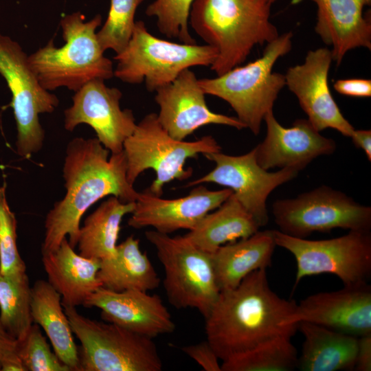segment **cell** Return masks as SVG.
<instances>
[{"label":"cell","instance_id":"34","mask_svg":"<svg viewBox=\"0 0 371 371\" xmlns=\"http://www.w3.org/2000/svg\"><path fill=\"white\" fill-rule=\"evenodd\" d=\"M16 351L25 371H71L52 350L36 324L32 325L22 339L17 340Z\"/></svg>","mask_w":371,"mask_h":371},{"label":"cell","instance_id":"37","mask_svg":"<svg viewBox=\"0 0 371 371\" xmlns=\"http://www.w3.org/2000/svg\"><path fill=\"white\" fill-rule=\"evenodd\" d=\"M340 94L357 98L371 96V80L363 78L339 79L333 85Z\"/></svg>","mask_w":371,"mask_h":371},{"label":"cell","instance_id":"33","mask_svg":"<svg viewBox=\"0 0 371 371\" xmlns=\"http://www.w3.org/2000/svg\"><path fill=\"white\" fill-rule=\"evenodd\" d=\"M17 222L6 198V183L0 186V273L8 276L26 273L16 245Z\"/></svg>","mask_w":371,"mask_h":371},{"label":"cell","instance_id":"30","mask_svg":"<svg viewBox=\"0 0 371 371\" xmlns=\"http://www.w3.org/2000/svg\"><path fill=\"white\" fill-rule=\"evenodd\" d=\"M31 288L26 273L14 276L0 273V322L17 340L22 339L33 324Z\"/></svg>","mask_w":371,"mask_h":371},{"label":"cell","instance_id":"7","mask_svg":"<svg viewBox=\"0 0 371 371\" xmlns=\"http://www.w3.org/2000/svg\"><path fill=\"white\" fill-rule=\"evenodd\" d=\"M216 49L207 44L177 43L151 34L142 21L135 22L126 47L114 56V76L124 82H144L148 91H155L172 81L183 71L195 66H211Z\"/></svg>","mask_w":371,"mask_h":371},{"label":"cell","instance_id":"6","mask_svg":"<svg viewBox=\"0 0 371 371\" xmlns=\"http://www.w3.org/2000/svg\"><path fill=\"white\" fill-rule=\"evenodd\" d=\"M123 151L127 162L128 181L133 185L141 173L153 170L156 177L147 190L161 196L166 183L192 176V168L184 167L188 159L220 152L221 147L212 135L192 142L175 139L162 127L157 113H150L136 124L124 142Z\"/></svg>","mask_w":371,"mask_h":371},{"label":"cell","instance_id":"32","mask_svg":"<svg viewBox=\"0 0 371 371\" xmlns=\"http://www.w3.org/2000/svg\"><path fill=\"white\" fill-rule=\"evenodd\" d=\"M194 0H155L146 10V14L157 19L159 31L169 38L182 43L196 44L189 32V14Z\"/></svg>","mask_w":371,"mask_h":371},{"label":"cell","instance_id":"2","mask_svg":"<svg viewBox=\"0 0 371 371\" xmlns=\"http://www.w3.org/2000/svg\"><path fill=\"white\" fill-rule=\"evenodd\" d=\"M296 304L271 289L266 269L254 271L235 288L221 291L205 317L206 340L223 361L280 336H293L297 324L285 320Z\"/></svg>","mask_w":371,"mask_h":371},{"label":"cell","instance_id":"21","mask_svg":"<svg viewBox=\"0 0 371 371\" xmlns=\"http://www.w3.org/2000/svg\"><path fill=\"white\" fill-rule=\"evenodd\" d=\"M317 5L316 33L332 47L333 61L339 65L350 50L371 49V23L363 9L371 0H311Z\"/></svg>","mask_w":371,"mask_h":371},{"label":"cell","instance_id":"14","mask_svg":"<svg viewBox=\"0 0 371 371\" xmlns=\"http://www.w3.org/2000/svg\"><path fill=\"white\" fill-rule=\"evenodd\" d=\"M122 97L120 89L107 87L103 80L89 81L75 92L71 106L64 111L65 130L72 132L77 126L87 124L110 153L122 152L137 124L133 111L121 109Z\"/></svg>","mask_w":371,"mask_h":371},{"label":"cell","instance_id":"40","mask_svg":"<svg viewBox=\"0 0 371 371\" xmlns=\"http://www.w3.org/2000/svg\"><path fill=\"white\" fill-rule=\"evenodd\" d=\"M277 0H271V1L272 2V3H273L275 1H276Z\"/></svg>","mask_w":371,"mask_h":371},{"label":"cell","instance_id":"38","mask_svg":"<svg viewBox=\"0 0 371 371\" xmlns=\"http://www.w3.org/2000/svg\"><path fill=\"white\" fill-rule=\"evenodd\" d=\"M355 370H371V333L358 337Z\"/></svg>","mask_w":371,"mask_h":371},{"label":"cell","instance_id":"1","mask_svg":"<svg viewBox=\"0 0 371 371\" xmlns=\"http://www.w3.org/2000/svg\"><path fill=\"white\" fill-rule=\"evenodd\" d=\"M65 153L66 193L46 215L41 254L56 250L67 236L75 248L83 214L101 199L114 196L124 203L135 202L139 194L127 180L123 150L109 157V150L96 137H75Z\"/></svg>","mask_w":371,"mask_h":371},{"label":"cell","instance_id":"19","mask_svg":"<svg viewBox=\"0 0 371 371\" xmlns=\"http://www.w3.org/2000/svg\"><path fill=\"white\" fill-rule=\"evenodd\" d=\"M267 134L254 148L256 161L263 169H304L315 158L333 153L336 142L322 135L307 119L296 120L284 127L273 111L265 116Z\"/></svg>","mask_w":371,"mask_h":371},{"label":"cell","instance_id":"3","mask_svg":"<svg viewBox=\"0 0 371 371\" xmlns=\"http://www.w3.org/2000/svg\"><path fill=\"white\" fill-rule=\"evenodd\" d=\"M271 0H194L189 23L217 57L210 69L218 76L239 66L257 45L278 36L270 21Z\"/></svg>","mask_w":371,"mask_h":371},{"label":"cell","instance_id":"10","mask_svg":"<svg viewBox=\"0 0 371 371\" xmlns=\"http://www.w3.org/2000/svg\"><path fill=\"white\" fill-rule=\"evenodd\" d=\"M277 246L294 256L296 274L294 288L306 276L330 273L344 285L368 282L371 276L370 231L350 230L341 236L308 240L273 230Z\"/></svg>","mask_w":371,"mask_h":371},{"label":"cell","instance_id":"11","mask_svg":"<svg viewBox=\"0 0 371 371\" xmlns=\"http://www.w3.org/2000/svg\"><path fill=\"white\" fill-rule=\"evenodd\" d=\"M0 75L12 93L11 106L17 129L16 153L28 158L43 146L45 131L39 115L52 113L59 100L41 85L20 44L1 33Z\"/></svg>","mask_w":371,"mask_h":371},{"label":"cell","instance_id":"35","mask_svg":"<svg viewBox=\"0 0 371 371\" xmlns=\"http://www.w3.org/2000/svg\"><path fill=\"white\" fill-rule=\"evenodd\" d=\"M17 339L0 322V371H25L17 354Z\"/></svg>","mask_w":371,"mask_h":371},{"label":"cell","instance_id":"27","mask_svg":"<svg viewBox=\"0 0 371 371\" xmlns=\"http://www.w3.org/2000/svg\"><path fill=\"white\" fill-rule=\"evenodd\" d=\"M98 278L102 286L114 291L135 289L143 291L159 287L161 280L139 240L127 237L117 245L115 255L100 260Z\"/></svg>","mask_w":371,"mask_h":371},{"label":"cell","instance_id":"25","mask_svg":"<svg viewBox=\"0 0 371 371\" xmlns=\"http://www.w3.org/2000/svg\"><path fill=\"white\" fill-rule=\"evenodd\" d=\"M31 315L33 323L45 331L62 362L71 371H80L78 348L61 296L46 280H38L31 288Z\"/></svg>","mask_w":371,"mask_h":371},{"label":"cell","instance_id":"4","mask_svg":"<svg viewBox=\"0 0 371 371\" xmlns=\"http://www.w3.org/2000/svg\"><path fill=\"white\" fill-rule=\"evenodd\" d=\"M102 17L88 21L76 12L60 21L65 44L57 47L53 40L28 56L30 65L41 85L47 91L60 87L76 92L93 80L114 76L112 61L104 55L96 35Z\"/></svg>","mask_w":371,"mask_h":371},{"label":"cell","instance_id":"28","mask_svg":"<svg viewBox=\"0 0 371 371\" xmlns=\"http://www.w3.org/2000/svg\"><path fill=\"white\" fill-rule=\"evenodd\" d=\"M135 202L124 203L114 196L103 201L89 214L80 228L78 254L100 260L113 257L123 217L131 214Z\"/></svg>","mask_w":371,"mask_h":371},{"label":"cell","instance_id":"8","mask_svg":"<svg viewBox=\"0 0 371 371\" xmlns=\"http://www.w3.org/2000/svg\"><path fill=\"white\" fill-rule=\"evenodd\" d=\"M73 333L81 343L80 371H161L163 363L152 338L110 322L80 315L63 306Z\"/></svg>","mask_w":371,"mask_h":371},{"label":"cell","instance_id":"18","mask_svg":"<svg viewBox=\"0 0 371 371\" xmlns=\"http://www.w3.org/2000/svg\"><path fill=\"white\" fill-rule=\"evenodd\" d=\"M232 193L229 188L210 190L201 185L188 195L173 199H163L148 190L139 192L128 225L135 229L151 227L167 234L179 229L190 231Z\"/></svg>","mask_w":371,"mask_h":371},{"label":"cell","instance_id":"23","mask_svg":"<svg viewBox=\"0 0 371 371\" xmlns=\"http://www.w3.org/2000/svg\"><path fill=\"white\" fill-rule=\"evenodd\" d=\"M276 246L273 230H258L218 248L211 256L220 291L235 288L254 271L267 269Z\"/></svg>","mask_w":371,"mask_h":371},{"label":"cell","instance_id":"36","mask_svg":"<svg viewBox=\"0 0 371 371\" xmlns=\"http://www.w3.org/2000/svg\"><path fill=\"white\" fill-rule=\"evenodd\" d=\"M182 351L205 371H221L220 360L207 341L184 346Z\"/></svg>","mask_w":371,"mask_h":371},{"label":"cell","instance_id":"29","mask_svg":"<svg viewBox=\"0 0 371 371\" xmlns=\"http://www.w3.org/2000/svg\"><path fill=\"white\" fill-rule=\"evenodd\" d=\"M293 336L282 335L222 361L221 371H291L298 355Z\"/></svg>","mask_w":371,"mask_h":371},{"label":"cell","instance_id":"16","mask_svg":"<svg viewBox=\"0 0 371 371\" xmlns=\"http://www.w3.org/2000/svg\"><path fill=\"white\" fill-rule=\"evenodd\" d=\"M309 322L359 337L371 333V286L368 282L311 295L296 304L285 324Z\"/></svg>","mask_w":371,"mask_h":371},{"label":"cell","instance_id":"26","mask_svg":"<svg viewBox=\"0 0 371 371\" xmlns=\"http://www.w3.org/2000/svg\"><path fill=\"white\" fill-rule=\"evenodd\" d=\"M259 228L252 215L232 193L184 236L200 249L212 254L222 245L253 235Z\"/></svg>","mask_w":371,"mask_h":371},{"label":"cell","instance_id":"22","mask_svg":"<svg viewBox=\"0 0 371 371\" xmlns=\"http://www.w3.org/2000/svg\"><path fill=\"white\" fill-rule=\"evenodd\" d=\"M42 262L47 281L60 295L63 306L83 305L102 286L98 278L100 260L76 253L67 238L56 250L42 254Z\"/></svg>","mask_w":371,"mask_h":371},{"label":"cell","instance_id":"15","mask_svg":"<svg viewBox=\"0 0 371 371\" xmlns=\"http://www.w3.org/2000/svg\"><path fill=\"white\" fill-rule=\"evenodd\" d=\"M332 61L331 50L326 47L309 51L304 63L287 69L285 85L317 131L330 128L350 137L355 128L341 113L328 83Z\"/></svg>","mask_w":371,"mask_h":371},{"label":"cell","instance_id":"17","mask_svg":"<svg viewBox=\"0 0 371 371\" xmlns=\"http://www.w3.org/2000/svg\"><path fill=\"white\" fill-rule=\"evenodd\" d=\"M159 106L157 118L162 127L175 139L184 140L199 128L219 124L245 128L236 117L212 111L199 79L190 69L183 71L171 83L156 91Z\"/></svg>","mask_w":371,"mask_h":371},{"label":"cell","instance_id":"24","mask_svg":"<svg viewBox=\"0 0 371 371\" xmlns=\"http://www.w3.org/2000/svg\"><path fill=\"white\" fill-rule=\"evenodd\" d=\"M297 330L304 341L297 368L302 371L355 370L358 337L304 322L297 324Z\"/></svg>","mask_w":371,"mask_h":371},{"label":"cell","instance_id":"9","mask_svg":"<svg viewBox=\"0 0 371 371\" xmlns=\"http://www.w3.org/2000/svg\"><path fill=\"white\" fill-rule=\"evenodd\" d=\"M145 236L163 266V284L170 304L177 309H196L206 317L221 292L211 254L184 236L171 237L153 229Z\"/></svg>","mask_w":371,"mask_h":371},{"label":"cell","instance_id":"39","mask_svg":"<svg viewBox=\"0 0 371 371\" xmlns=\"http://www.w3.org/2000/svg\"><path fill=\"white\" fill-rule=\"evenodd\" d=\"M355 146L362 149L369 161L371 160V131L355 129L350 137Z\"/></svg>","mask_w":371,"mask_h":371},{"label":"cell","instance_id":"12","mask_svg":"<svg viewBox=\"0 0 371 371\" xmlns=\"http://www.w3.org/2000/svg\"><path fill=\"white\" fill-rule=\"evenodd\" d=\"M272 214L280 232L297 238L336 228L349 231H370L371 228L370 206L327 186L295 198L276 201Z\"/></svg>","mask_w":371,"mask_h":371},{"label":"cell","instance_id":"5","mask_svg":"<svg viewBox=\"0 0 371 371\" xmlns=\"http://www.w3.org/2000/svg\"><path fill=\"white\" fill-rule=\"evenodd\" d=\"M291 32L279 35L266 45L262 55L243 66H237L214 78L199 79L204 93L227 102L237 118L255 135L262 122L273 111L274 103L285 86L284 74L273 72L276 61L290 52Z\"/></svg>","mask_w":371,"mask_h":371},{"label":"cell","instance_id":"31","mask_svg":"<svg viewBox=\"0 0 371 371\" xmlns=\"http://www.w3.org/2000/svg\"><path fill=\"white\" fill-rule=\"evenodd\" d=\"M144 0H111L108 16L97 38L102 49L120 53L127 45L135 27V15Z\"/></svg>","mask_w":371,"mask_h":371},{"label":"cell","instance_id":"13","mask_svg":"<svg viewBox=\"0 0 371 371\" xmlns=\"http://www.w3.org/2000/svg\"><path fill=\"white\" fill-rule=\"evenodd\" d=\"M215 167L204 176L188 182L186 187L214 183L229 188L238 201L254 218L259 227L269 221L267 199L278 186L295 178L299 171L282 168L269 172L260 167L253 148L238 156L221 151L204 155Z\"/></svg>","mask_w":371,"mask_h":371},{"label":"cell","instance_id":"20","mask_svg":"<svg viewBox=\"0 0 371 371\" xmlns=\"http://www.w3.org/2000/svg\"><path fill=\"white\" fill-rule=\"evenodd\" d=\"M83 306L99 308L105 322L152 339L175 330L160 296L147 291H114L101 286L87 297Z\"/></svg>","mask_w":371,"mask_h":371}]
</instances>
